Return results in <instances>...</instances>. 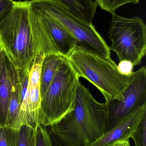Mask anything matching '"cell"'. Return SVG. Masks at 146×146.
Returning <instances> with one entry per match:
<instances>
[{"mask_svg":"<svg viewBox=\"0 0 146 146\" xmlns=\"http://www.w3.org/2000/svg\"><path fill=\"white\" fill-rule=\"evenodd\" d=\"M0 49L17 69L30 71L39 54H58L30 1H14L0 14Z\"/></svg>","mask_w":146,"mask_h":146,"instance_id":"6da1fadb","label":"cell"},{"mask_svg":"<svg viewBox=\"0 0 146 146\" xmlns=\"http://www.w3.org/2000/svg\"><path fill=\"white\" fill-rule=\"evenodd\" d=\"M16 68L4 52L0 75V126H6V119Z\"/></svg>","mask_w":146,"mask_h":146,"instance_id":"8fae6325","label":"cell"},{"mask_svg":"<svg viewBox=\"0 0 146 146\" xmlns=\"http://www.w3.org/2000/svg\"><path fill=\"white\" fill-rule=\"evenodd\" d=\"M60 3L70 14L87 23L92 24L97 5L92 0H54Z\"/></svg>","mask_w":146,"mask_h":146,"instance_id":"7c38bea8","label":"cell"},{"mask_svg":"<svg viewBox=\"0 0 146 146\" xmlns=\"http://www.w3.org/2000/svg\"><path fill=\"white\" fill-rule=\"evenodd\" d=\"M3 54H4V51L0 49V75H1V68L2 62Z\"/></svg>","mask_w":146,"mask_h":146,"instance_id":"603a6c76","label":"cell"},{"mask_svg":"<svg viewBox=\"0 0 146 146\" xmlns=\"http://www.w3.org/2000/svg\"><path fill=\"white\" fill-rule=\"evenodd\" d=\"M43 54H39L32 63L29 73L28 88L21 102L20 111L13 128L18 129L21 125L28 124L36 127L38 123L41 103L40 72Z\"/></svg>","mask_w":146,"mask_h":146,"instance_id":"ba28073f","label":"cell"},{"mask_svg":"<svg viewBox=\"0 0 146 146\" xmlns=\"http://www.w3.org/2000/svg\"><path fill=\"white\" fill-rule=\"evenodd\" d=\"M112 146H131L129 143V139L124 141H121L114 145Z\"/></svg>","mask_w":146,"mask_h":146,"instance_id":"7402d4cb","label":"cell"},{"mask_svg":"<svg viewBox=\"0 0 146 146\" xmlns=\"http://www.w3.org/2000/svg\"><path fill=\"white\" fill-rule=\"evenodd\" d=\"M30 4L62 25L79 41L78 46L98 55L110 57V49L93 24L80 20L54 0H31Z\"/></svg>","mask_w":146,"mask_h":146,"instance_id":"8992f818","label":"cell"},{"mask_svg":"<svg viewBox=\"0 0 146 146\" xmlns=\"http://www.w3.org/2000/svg\"><path fill=\"white\" fill-rule=\"evenodd\" d=\"M36 127L28 124L21 125L17 129L16 146H35Z\"/></svg>","mask_w":146,"mask_h":146,"instance_id":"9a60e30c","label":"cell"},{"mask_svg":"<svg viewBox=\"0 0 146 146\" xmlns=\"http://www.w3.org/2000/svg\"><path fill=\"white\" fill-rule=\"evenodd\" d=\"M35 146H53L46 127L39 123L36 127Z\"/></svg>","mask_w":146,"mask_h":146,"instance_id":"d6986e66","label":"cell"},{"mask_svg":"<svg viewBox=\"0 0 146 146\" xmlns=\"http://www.w3.org/2000/svg\"><path fill=\"white\" fill-rule=\"evenodd\" d=\"M17 129L0 126V146H16Z\"/></svg>","mask_w":146,"mask_h":146,"instance_id":"2e32d148","label":"cell"},{"mask_svg":"<svg viewBox=\"0 0 146 146\" xmlns=\"http://www.w3.org/2000/svg\"><path fill=\"white\" fill-rule=\"evenodd\" d=\"M14 1L13 0H2L0 1V14L13 6Z\"/></svg>","mask_w":146,"mask_h":146,"instance_id":"44dd1931","label":"cell"},{"mask_svg":"<svg viewBox=\"0 0 146 146\" xmlns=\"http://www.w3.org/2000/svg\"><path fill=\"white\" fill-rule=\"evenodd\" d=\"M64 57L58 54L52 53L43 55L40 72V92L41 98Z\"/></svg>","mask_w":146,"mask_h":146,"instance_id":"4fadbf2b","label":"cell"},{"mask_svg":"<svg viewBox=\"0 0 146 146\" xmlns=\"http://www.w3.org/2000/svg\"><path fill=\"white\" fill-rule=\"evenodd\" d=\"M34 9L46 27L57 53L67 57L75 47L78 45L79 41L55 20L44 12Z\"/></svg>","mask_w":146,"mask_h":146,"instance_id":"30bf717a","label":"cell"},{"mask_svg":"<svg viewBox=\"0 0 146 146\" xmlns=\"http://www.w3.org/2000/svg\"><path fill=\"white\" fill-rule=\"evenodd\" d=\"M106 118L105 103L97 101L79 82L73 109L48 127L67 145L89 146L104 134Z\"/></svg>","mask_w":146,"mask_h":146,"instance_id":"7a4b0ae2","label":"cell"},{"mask_svg":"<svg viewBox=\"0 0 146 146\" xmlns=\"http://www.w3.org/2000/svg\"><path fill=\"white\" fill-rule=\"evenodd\" d=\"M67 58L79 77L95 86L106 101L121 99L131 76L119 72L110 57L100 56L76 45Z\"/></svg>","mask_w":146,"mask_h":146,"instance_id":"3957f363","label":"cell"},{"mask_svg":"<svg viewBox=\"0 0 146 146\" xmlns=\"http://www.w3.org/2000/svg\"><path fill=\"white\" fill-rule=\"evenodd\" d=\"M109 31L112 44L110 50L119 60H127L134 66L139 65L146 53V25L139 17L125 18L115 13Z\"/></svg>","mask_w":146,"mask_h":146,"instance_id":"5b68a950","label":"cell"},{"mask_svg":"<svg viewBox=\"0 0 146 146\" xmlns=\"http://www.w3.org/2000/svg\"><path fill=\"white\" fill-rule=\"evenodd\" d=\"M135 146H146V114L144 115L131 135Z\"/></svg>","mask_w":146,"mask_h":146,"instance_id":"ac0fdd59","label":"cell"},{"mask_svg":"<svg viewBox=\"0 0 146 146\" xmlns=\"http://www.w3.org/2000/svg\"><path fill=\"white\" fill-rule=\"evenodd\" d=\"M2 1V0H0V1Z\"/></svg>","mask_w":146,"mask_h":146,"instance_id":"cb8c5ba5","label":"cell"},{"mask_svg":"<svg viewBox=\"0 0 146 146\" xmlns=\"http://www.w3.org/2000/svg\"><path fill=\"white\" fill-rule=\"evenodd\" d=\"M104 133L138 108L146 105V68L143 66L131 76L120 99L106 101Z\"/></svg>","mask_w":146,"mask_h":146,"instance_id":"52a82bcc","label":"cell"},{"mask_svg":"<svg viewBox=\"0 0 146 146\" xmlns=\"http://www.w3.org/2000/svg\"><path fill=\"white\" fill-rule=\"evenodd\" d=\"M140 0H95L97 6L102 9L111 14L115 13L116 10L127 3L137 4Z\"/></svg>","mask_w":146,"mask_h":146,"instance_id":"e0dca14e","label":"cell"},{"mask_svg":"<svg viewBox=\"0 0 146 146\" xmlns=\"http://www.w3.org/2000/svg\"><path fill=\"white\" fill-rule=\"evenodd\" d=\"M145 114L146 105L130 113L89 146H112L129 139Z\"/></svg>","mask_w":146,"mask_h":146,"instance_id":"9c48e42d","label":"cell"},{"mask_svg":"<svg viewBox=\"0 0 146 146\" xmlns=\"http://www.w3.org/2000/svg\"><path fill=\"white\" fill-rule=\"evenodd\" d=\"M79 78L64 57L41 98L39 123L45 127L51 126L73 110Z\"/></svg>","mask_w":146,"mask_h":146,"instance_id":"277c9868","label":"cell"},{"mask_svg":"<svg viewBox=\"0 0 146 146\" xmlns=\"http://www.w3.org/2000/svg\"><path fill=\"white\" fill-rule=\"evenodd\" d=\"M119 72L124 75L131 76L134 72V66L131 62L127 60L120 61L117 66Z\"/></svg>","mask_w":146,"mask_h":146,"instance_id":"ffe728a7","label":"cell"},{"mask_svg":"<svg viewBox=\"0 0 146 146\" xmlns=\"http://www.w3.org/2000/svg\"><path fill=\"white\" fill-rule=\"evenodd\" d=\"M21 97L17 68L13 79V85L6 119V126L13 127L20 111Z\"/></svg>","mask_w":146,"mask_h":146,"instance_id":"5bb4252c","label":"cell"}]
</instances>
